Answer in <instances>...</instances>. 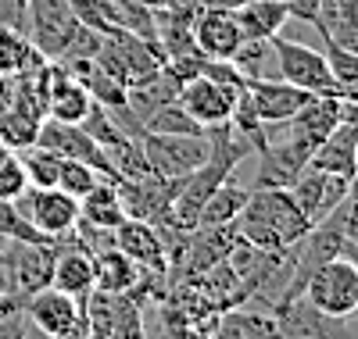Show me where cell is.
<instances>
[{
  "label": "cell",
  "instance_id": "cell-11",
  "mask_svg": "<svg viewBox=\"0 0 358 339\" xmlns=\"http://www.w3.org/2000/svg\"><path fill=\"white\" fill-rule=\"evenodd\" d=\"M290 197H294L297 207H301L305 218H308L312 225H319L322 218H330V214L344 204V197H348V179H344V175H330V172L308 165L301 175L290 182Z\"/></svg>",
  "mask_w": 358,
  "mask_h": 339
},
{
  "label": "cell",
  "instance_id": "cell-19",
  "mask_svg": "<svg viewBox=\"0 0 358 339\" xmlns=\"http://www.w3.org/2000/svg\"><path fill=\"white\" fill-rule=\"evenodd\" d=\"M337 126H341V100L334 93H312L305 100V107L287 121V136L301 140V143H308L315 150L319 140L330 136Z\"/></svg>",
  "mask_w": 358,
  "mask_h": 339
},
{
  "label": "cell",
  "instance_id": "cell-14",
  "mask_svg": "<svg viewBox=\"0 0 358 339\" xmlns=\"http://www.w3.org/2000/svg\"><path fill=\"white\" fill-rule=\"evenodd\" d=\"M312 146L283 136V140H268L265 150H258V172H255V190H290V182L308 168Z\"/></svg>",
  "mask_w": 358,
  "mask_h": 339
},
{
  "label": "cell",
  "instance_id": "cell-26",
  "mask_svg": "<svg viewBox=\"0 0 358 339\" xmlns=\"http://www.w3.org/2000/svg\"><path fill=\"white\" fill-rule=\"evenodd\" d=\"M212 339H276L273 311H226L215 322Z\"/></svg>",
  "mask_w": 358,
  "mask_h": 339
},
{
  "label": "cell",
  "instance_id": "cell-3",
  "mask_svg": "<svg viewBox=\"0 0 358 339\" xmlns=\"http://www.w3.org/2000/svg\"><path fill=\"white\" fill-rule=\"evenodd\" d=\"M79 29L83 22L76 18L69 0H25L22 8V36L47 61H62L72 50Z\"/></svg>",
  "mask_w": 358,
  "mask_h": 339
},
{
  "label": "cell",
  "instance_id": "cell-27",
  "mask_svg": "<svg viewBox=\"0 0 358 339\" xmlns=\"http://www.w3.org/2000/svg\"><path fill=\"white\" fill-rule=\"evenodd\" d=\"M47 65V57L29 43L18 29L0 25V75H25Z\"/></svg>",
  "mask_w": 358,
  "mask_h": 339
},
{
  "label": "cell",
  "instance_id": "cell-36",
  "mask_svg": "<svg viewBox=\"0 0 358 339\" xmlns=\"http://www.w3.org/2000/svg\"><path fill=\"white\" fill-rule=\"evenodd\" d=\"M290 8V18H301L308 25H319V0H283Z\"/></svg>",
  "mask_w": 358,
  "mask_h": 339
},
{
  "label": "cell",
  "instance_id": "cell-8",
  "mask_svg": "<svg viewBox=\"0 0 358 339\" xmlns=\"http://www.w3.org/2000/svg\"><path fill=\"white\" fill-rule=\"evenodd\" d=\"M54 257H57V246H50V239H47V243H18V239L8 243L0 268H4L8 286H11V296H15L18 303H25L36 289L50 286Z\"/></svg>",
  "mask_w": 358,
  "mask_h": 339
},
{
  "label": "cell",
  "instance_id": "cell-46",
  "mask_svg": "<svg viewBox=\"0 0 358 339\" xmlns=\"http://www.w3.org/2000/svg\"><path fill=\"white\" fill-rule=\"evenodd\" d=\"M204 4H208V0H204Z\"/></svg>",
  "mask_w": 358,
  "mask_h": 339
},
{
  "label": "cell",
  "instance_id": "cell-10",
  "mask_svg": "<svg viewBox=\"0 0 358 339\" xmlns=\"http://www.w3.org/2000/svg\"><path fill=\"white\" fill-rule=\"evenodd\" d=\"M241 93H233V89L212 82L208 75H194L190 82L179 86V93H176V104L183 107L197 126L208 133V129H219V126H229V118H233V104Z\"/></svg>",
  "mask_w": 358,
  "mask_h": 339
},
{
  "label": "cell",
  "instance_id": "cell-38",
  "mask_svg": "<svg viewBox=\"0 0 358 339\" xmlns=\"http://www.w3.org/2000/svg\"><path fill=\"white\" fill-rule=\"evenodd\" d=\"M15 307H22V303H18L15 296H8V293H0V318H4V315H11Z\"/></svg>",
  "mask_w": 358,
  "mask_h": 339
},
{
  "label": "cell",
  "instance_id": "cell-42",
  "mask_svg": "<svg viewBox=\"0 0 358 339\" xmlns=\"http://www.w3.org/2000/svg\"><path fill=\"white\" fill-rule=\"evenodd\" d=\"M8 243H11L8 236H0V261H4V250H8Z\"/></svg>",
  "mask_w": 358,
  "mask_h": 339
},
{
  "label": "cell",
  "instance_id": "cell-1",
  "mask_svg": "<svg viewBox=\"0 0 358 339\" xmlns=\"http://www.w3.org/2000/svg\"><path fill=\"white\" fill-rule=\"evenodd\" d=\"M308 232L312 222L294 204L290 190H251L241 218H236V236L273 257H287Z\"/></svg>",
  "mask_w": 358,
  "mask_h": 339
},
{
  "label": "cell",
  "instance_id": "cell-43",
  "mask_svg": "<svg viewBox=\"0 0 358 339\" xmlns=\"http://www.w3.org/2000/svg\"><path fill=\"white\" fill-rule=\"evenodd\" d=\"M8 153H11V150H8L4 143H0V165H4V161H8Z\"/></svg>",
  "mask_w": 358,
  "mask_h": 339
},
{
  "label": "cell",
  "instance_id": "cell-30",
  "mask_svg": "<svg viewBox=\"0 0 358 339\" xmlns=\"http://www.w3.org/2000/svg\"><path fill=\"white\" fill-rule=\"evenodd\" d=\"M18 161L29 175V186H57V168H62V153H54L47 146H25L18 150Z\"/></svg>",
  "mask_w": 358,
  "mask_h": 339
},
{
  "label": "cell",
  "instance_id": "cell-9",
  "mask_svg": "<svg viewBox=\"0 0 358 339\" xmlns=\"http://www.w3.org/2000/svg\"><path fill=\"white\" fill-rule=\"evenodd\" d=\"M276 339H348L344 318H330L305 296L276 300Z\"/></svg>",
  "mask_w": 358,
  "mask_h": 339
},
{
  "label": "cell",
  "instance_id": "cell-47",
  "mask_svg": "<svg viewBox=\"0 0 358 339\" xmlns=\"http://www.w3.org/2000/svg\"><path fill=\"white\" fill-rule=\"evenodd\" d=\"M355 315H358V311H355Z\"/></svg>",
  "mask_w": 358,
  "mask_h": 339
},
{
  "label": "cell",
  "instance_id": "cell-21",
  "mask_svg": "<svg viewBox=\"0 0 358 339\" xmlns=\"http://www.w3.org/2000/svg\"><path fill=\"white\" fill-rule=\"evenodd\" d=\"M233 18L244 40H273L290 22V8L283 0H244L241 8H233Z\"/></svg>",
  "mask_w": 358,
  "mask_h": 339
},
{
  "label": "cell",
  "instance_id": "cell-15",
  "mask_svg": "<svg viewBox=\"0 0 358 339\" xmlns=\"http://www.w3.org/2000/svg\"><path fill=\"white\" fill-rule=\"evenodd\" d=\"M22 311L47 339H65V336L83 329V303L65 296V293H57L54 286L36 289L33 296L22 303Z\"/></svg>",
  "mask_w": 358,
  "mask_h": 339
},
{
  "label": "cell",
  "instance_id": "cell-29",
  "mask_svg": "<svg viewBox=\"0 0 358 339\" xmlns=\"http://www.w3.org/2000/svg\"><path fill=\"white\" fill-rule=\"evenodd\" d=\"M40 121L36 114H29L22 107H4L0 111V143H4L11 153L25 150V146H36V136H40Z\"/></svg>",
  "mask_w": 358,
  "mask_h": 339
},
{
  "label": "cell",
  "instance_id": "cell-23",
  "mask_svg": "<svg viewBox=\"0 0 358 339\" xmlns=\"http://www.w3.org/2000/svg\"><path fill=\"white\" fill-rule=\"evenodd\" d=\"M94 289L97 293H111V296H129L136 289V282L143 279V268L136 261H129L122 250H104L94 257Z\"/></svg>",
  "mask_w": 358,
  "mask_h": 339
},
{
  "label": "cell",
  "instance_id": "cell-16",
  "mask_svg": "<svg viewBox=\"0 0 358 339\" xmlns=\"http://www.w3.org/2000/svg\"><path fill=\"white\" fill-rule=\"evenodd\" d=\"M194 43H197V50H201L204 57L229 61V57L236 54V47L244 43V36H241V29H236L233 11L204 4V8L194 15Z\"/></svg>",
  "mask_w": 358,
  "mask_h": 339
},
{
  "label": "cell",
  "instance_id": "cell-31",
  "mask_svg": "<svg viewBox=\"0 0 358 339\" xmlns=\"http://www.w3.org/2000/svg\"><path fill=\"white\" fill-rule=\"evenodd\" d=\"M143 133H176V136H201L204 129L197 126V121L179 107L176 100L172 104H165V107H158L151 118L143 121Z\"/></svg>",
  "mask_w": 358,
  "mask_h": 339
},
{
  "label": "cell",
  "instance_id": "cell-37",
  "mask_svg": "<svg viewBox=\"0 0 358 339\" xmlns=\"http://www.w3.org/2000/svg\"><path fill=\"white\" fill-rule=\"evenodd\" d=\"M341 257H348V261L355 264V271H358V243H348V239H344V246H341Z\"/></svg>",
  "mask_w": 358,
  "mask_h": 339
},
{
  "label": "cell",
  "instance_id": "cell-33",
  "mask_svg": "<svg viewBox=\"0 0 358 339\" xmlns=\"http://www.w3.org/2000/svg\"><path fill=\"white\" fill-rule=\"evenodd\" d=\"M326 43V65H330V72H334V79H337V86L341 89H351V86H358V54L355 50H344V47H337V43H330V40H322ZM341 97V93H337Z\"/></svg>",
  "mask_w": 358,
  "mask_h": 339
},
{
  "label": "cell",
  "instance_id": "cell-2",
  "mask_svg": "<svg viewBox=\"0 0 358 339\" xmlns=\"http://www.w3.org/2000/svg\"><path fill=\"white\" fill-rule=\"evenodd\" d=\"M94 61L108 75H115L126 89L129 86H140L147 79H155L162 72V65H165L158 43L136 36L133 29H115V33H104Z\"/></svg>",
  "mask_w": 358,
  "mask_h": 339
},
{
  "label": "cell",
  "instance_id": "cell-20",
  "mask_svg": "<svg viewBox=\"0 0 358 339\" xmlns=\"http://www.w3.org/2000/svg\"><path fill=\"white\" fill-rule=\"evenodd\" d=\"M94 254L83 250L76 243L72 250H57L54 257V268H50V286L57 293H65L79 303H86V296L94 293Z\"/></svg>",
  "mask_w": 358,
  "mask_h": 339
},
{
  "label": "cell",
  "instance_id": "cell-6",
  "mask_svg": "<svg viewBox=\"0 0 358 339\" xmlns=\"http://www.w3.org/2000/svg\"><path fill=\"white\" fill-rule=\"evenodd\" d=\"M273 54H276V72L283 82L305 89V93H334V97L341 93L322 50L287 40V36H273Z\"/></svg>",
  "mask_w": 358,
  "mask_h": 339
},
{
  "label": "cell",
  "instance_id": "cell-5",
  "mask_svg": "<svg viewBox=\"0 0 358 339\" xmlns=\"http://www.w3.org/2000/svg\"><path fill=\"white\" fill-rule=\"evenodd\" d=\"M140 150L155 175L162 179H183L194 168H201L212 153V140L208 133L201 136H176V133H143Z\"/></svg>",
  "mask_w": 358,
  "mask_h": 339
},
{
  "label": "cell",
  "instance_id": "cell-24",
  "mask_svg": "<svg viewBox=\"0 0 358 339\" xmlns=\"http://www.w3.org/2000/svg\"><path fill=\"white\" fill-rule=\"evenodd\" d=\"M79 218L101 229H118L126 222L122 200H118V179H97V186L79 200Z\"/></svg>",
  "mask_w": 358,
  "mask_h": 339
},
{
  "label": "cell",
  "instance_id": "cell-4",
  "mask_svg": "<svg viewBox=\"0 0 358 339\" xmlns=\"http://www.w3.org/2000/svg\"><path fill=\"white\" fill-rule=\"evenodd\" d=\"M301 296L330 318H351L358 311V271L348 257L322 261L301 289Z\"/></svg>",
  "mask_w": 358,
  "mask_h": 339
},
{
  "label": "cell",
  "instance_id": "cell-40",
  "mask_svg": "<svg viewBox=\"0 0 358 339\" xmlns=\"http://www.w3.org/2000/svg\"><path fill=\"white\" fill-rule=\"evenodd\" d=\"M348 200L358 207V168H355V175L348 179Z\"/></svg>",
  "mask_w": 358,
  "mask_h": 339
},
{
  "label": "cell",
  "instance_id": "cell-17",
  "mask_svg": "<svg viewBox=\"0 0 358 339\" xmlns=\"http://www.w3.org/2000/svg\"><path fill=\"white\" fill-rule=\"evenodd\" d=\"M312 93L297 89L283 79H255L248 82V100L255 107V114L265 121V126H287V121L305 107Z\"/></svg>",
  "mask_w": 358,
  "mask_h": 339
},
{
  "label": "cell",
  "instance_id": "cell-41",
  "mask_svg": "<svg viewBox=\"0 0 358 339\" xmlns=\"http://www.w3.org/2000/svg\"><path fill=\"white\" fill-rule=\"evenodd\" d=\"M140 4H143L147 11H158V8H165V4H169V0H140Z\"/></svg>",
  "mask_w": 358,
  "mask_h": 339
},
{
  "label": "cell",
  "instance_id": "cell-18",
  "mask_svg": "<svg viewBox=\"0 0 358 339\" xmlns=\"http://www.w3.org/2000/svg\"><path fill=\"white\" fill-rule=\"evenodd\" d=\"M115 246L122 250L129 261H136L140 268L162 275L169 268L165 261V243H162V229L151 225V222H136V218H126L122 225L115 229Z\"/></svg>",
  "mask_w": 358,
  "mask_h": 339
},
{
  "label": "cell",
  "instance_id": "cell-28",
  "mask_svg": "<svg viewBox=\"0 0 358 339\" xmlns=\"http://www.w3.org/2000/svg\"><path fill=\"white\" fill-rule=\"evenodd\" d=\"M229 61H233L236 72H241L248 82H255V79H280L273 40H244Z\"/></svg>",
  "mask_w": 358,
  "mask_h": 339
},
{
  "label": "cell",
  "instance_id": "cell-22",
  "mask_svg": "<svg viewBox=\"0 0 358 339\" xmlns=\"http://www.w3.org/2000/svg\"><path fill=\"white\" fill-rule=\"evenodd\" d=\"M355 140H358V129H355V126H344V121H341V126H337L330 136L319 140V146L312 150L308 165H312V168H322V172H330V175L351 179L355 168H358V161H355Z\"/></svg>",
  "mask_w": 358,
  "mask_h": 339
},
{
  "label": "cell",
  "instance_id": "cell-35",
  "mask_svg": "<svg viewBox=\"0 0 358 339\" xmlns=\"http://www.w3.org/2000/svg\"><path fill=\"white\" fill-rule=\"evenodd\" d=\"M29 329H33V322L25 318L22 307H15L11 315L0 318V339H29Z\"/></svg>",
  "mask_w": 358,
  "mask_h": 339
},
{
  "label": "cell",
  "instance_id": "cell-45",
  "mask_svg": "<svg viewBox=\"0 0 358 339\" xmlns=\"http://www.w3.org/2000/svg\"><path fill=\"white\" fill-rule=\"evenodd\" d=\"M18 4H25V0H18Z\"/></svg>",
  "mask_w": 358,
  "mask_h": 339
},
{
  "label": "cell",
  "instance_id": "cell-7",
  "mask_svg": "<svg viewBox=\"0 0 358 339\" xmlns=\"http://www.w3.org/2000/svg\"><path fill=\"white\" fill-rule=\"evenodd\" d=\"M15 211L22 214V218L33 225L43 239H62L76 229L79 222V200L62 193L57 186H29L18 200H15Z\"/></svg>",
  "mask_w": 358,
  "mask_h": 339
},
{
  "label": "cell",
  "instance_id": "cell-32",
  "mask_svg": "<svg viewBox=\"0 0 358 339\" xmlns=\"http://www.w3.org/2000/svg\"><path fill=\"white\" fill-rule=\"evenodd\" d=\"M97 179H104V175H97V172L90 168L86 161L62 158V168H57V190L69 193V197H76V200H83L90 190L97 186Z\"/></svg>",
  "mask_w": 358,
  "mask_h": 339
},
{
  "label": "cell",
  "instance_id": "cell-25",
  "mask_svg": "<svg viewBox=\"0 0 358 339\" xmlns=\"http://www.w3.org/2000/svg\"><path fill=\"white\" fill-rule=\"evenodd\" d=\"M248 197H251V190L244 186V182H236V179L229 175L226 182H219V186L212 190V197L201 204L197 225H233L236 218H241V211H244Z\"/></svg>",
  "mask_w": 358,
  "mask_h": 339
},
{
  "label": "cell",
  "instance_id": "cell-34",
  "mask_svg": "<svg viewBox=\"0 0 358 339\" xmlns=\"http://www.w3.org/2000/svg\"><path fill=\"white\" fill-rule=\"evenodd\" d=\"M25 190H29V175H25V168L18 161V153H8V161L0 165V200L15 204Z\"/></svg>",
  "mask_w": 358,
  "mask_h": 339
},
{
  "label": "cell",
  "instance_id": "cell-44",
  "mask_svg": "<svg viewBox=\"0 0 358 339\" xmlns=\"http://www.w3.org/2000/svg\"><path fill=\"white\" fill-rule=\"evenodd\" d=\"M355 161H358V140H355Z\"/></svg>",
  "mask_w": 358,
  "mask_h": 339
},
{
  "label": "cell",
  "instance_id": "cell-39",
  "mask_svg": "<svg viewBox=\"0 0 358 339\" xmlns=\"http://www.w3.org/2000/svg\"><path fill=\"white\" fill-rule=\"evenodd\" d=\"M348 243H358V207L351 211V218H348Z\"/></svg>",
  "mask_w": 358,
  "mask_h": 339
},
{
  "label": "cell",
  "instance_id": "cell-12",
  "mask_svg": "<svg viewBox=\"0 0 358 339\" xmlns=\"http://www.w3.org/2000/svg\"><path fill=\"white\" fill-rule=\"evenodd\" d=\"M36 146H47L62 158H76V161H86L97 175L104 179H118L115 175V165L108 153L86 136L83 126H72V121H54V118H43L40 121V136H36Z\"/></svg>",
  "mask_w": 358,
  "mask_h": 339
},
{
  "label": "cell",
  "instance_id": "cell-13",
  "mask_svg": "<svg viewBox=\"0 0 358 339\" xmlns=\"http://www.w3.org/2000/svg\"><path fill=\"white\" fill-rule=\"evenodd\" d=\"M179 190V179H162V175H143V179H118V200H122L126 218L162 225L169 204Z\"/></svg>",
  "mask_w": 358,
  "mask_h": 339
}]
</instances>
